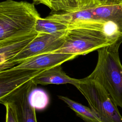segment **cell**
I'll return each mask as SVG.
<instances>
[{
    "mask_svg": "<svg viewBox=\"0 0 122 122\" xmlns=\"http://www.w3.org/2000/svg\"><path fill=\"white\" fill-rule=\"evenodd\" d=\"M41 16L33 3L6 0L0 3V45L38 33Z\"/></svg>",
    "mask_w": 122,
    "mask_h": 122,
    "instance_id": "6da1fadb",
    "label": "cell"
},
{
    "mask_svg": "<svg viewBox=\"0 0 122 122\" xmlns=\"http://www.w3.org/2000/svg\"><path fill=\"white\" fill-rule=\"evenodd\" d=\"M122 37L98 50V60L89 76L101 84L118 107L122 108V64L119 54Z\"/></svg>",
    "mask_w": 122,
    "mask_h": 122,
    "instance_id": "7a4b0ae2",
    "label": "cell"
},
{
    "mask_svg": "<svg viewBox=\"0 0 122 122\" xmlns=\"http://www.w3.org/2000/svg\"><path fill=\"white\" fill-rule=\"evenodd\" d=\"M111 36L106 31L89 27L69 30L62 45L54 52L84 55L116 41L120 38Z\"/></svg>",
    "mask_w": 122,
    "mask_h": 122,
    "instance_id": "3957f363",
    "label": "cell"
},
{
    "mask_svg": "<svg viewBox=\"0 0 122 122\" xmlns=\"http://www.w3.org/2000/svg\"><path fill=\"white\" fill-rule=\"evenodd\" d=\"M102 122H122V116L110 95L97 81L89 76L74 85Z\"/></svg>",
    "mask_w": 122,
    "mask_h": 122,
    "instance_id": "277c9868",
    "label": "cell"
},
{
    "mask_svg": "<svg viewBox=\"0 0 122 122\" xmlns=\"http://www.w3.org/2000/svg\"><path fill=\"white\" fill-rule=\"evenodd\" d=\"M68 30L53 34L38 33L19 54L8 62L0 65V71L12 68L32 57L58 50L63 44Z\"/></svg>",
    "mask_w": 122,
    "mask_h": 122,
    "instance_id": "5b68a950",
    "label": "cell"
},
{
    "mask_svg": "<svg viewBox=\"0 0 122 122\" xmlns=\"http://www.w3.org/2000/svg\"><path fill=\"white\" fill-rule=\"evenodd\" d=\"M36 87V85L30 80L0 101L2 104L5 102L13 104L18 122H37L35 109L29 102V95Z\"/></svg>",
    "mask_w": 122,
    "mask_h": 122,
    "instance_id": "8992f818",
    "label": "cell"
},
{
    "mask_svg": "<svg viewBox=\"0 0 122 122\" xmlns=\"http://www.w3.org/2000/svg\"><path fill=\"white\" fill-rule=\"evenodd\" d=\"M92 9L74 12L53 13L48 16L46 18L65 24L70 28V30L78 27H89L106 32L107 23L98 20L93 14Z\"/></svg>",
    "mask_w": 122,
    "mask_h": 122,
    "instance_id": "52a82bcc",
    "label": "cell"
},
{
    "mask_svg": "<svg viewBox=\"0 0 122 122\" xmlns=\"http://www.w3.org/2000/svg\"><path fill=\"white\" fill-rule=\"evenodd\" d=\"M42 71L10 68L0 71V101L23 84L32 80Z\"/></svg>",
    "mask_w": 122,
    "mask_h": 122,
    "instance_id": "ba28073f",
    "label": "cell"
},
{
    "mask_svg": "<svg viewBox=\"0 0 122 122\" xmlns=\"http://www.w3.org/2000/svg\"><path fill=\"white\" fill-rule=\"evenodd\" d=\"M76 55L64 53L51 52L32 57L13 67L43 71L53 67L61 65L68 61L72 60Z\"/></svg>",
    "mask_w": 122,
    "mask_h": 122,
    "instance_id": "9c48e42d",
    "label": "cell"
},
{
    "mask_svg": "<svg viewBox=\"0 0 122 122\" xmlns=\"http://www.w3.org/2000/svg\"><path fill=\"white\" fill-rule=\"evenodd\" d=\"M42 4L54 11L74 12L86 9L115 4V0H32Z\"/></svg>",
    "mask_w": 122,
    "mask_h": 122,
    "instance_id": "30bf717a",
    "label": "cell"
},
{
    "mask_svg": "<svg viewBox=\"0 0 122 122\" xmlns=\"http://www.w3.org/2000/svg\"><path fill=\"white\" fill-rule=\"evenodd\" d=\"M95 18L99 20L113 24L119 36L122 37V5L108 4L92 8Z\"/></svg>",
    "mask_w": 122,
    "mask_h": 122,
    "instance_id": "8fae6325",
    "label": "cell"
},
{
    "mask_svg": "<svg viewBox=\"0 0 122 122\" xmlns=\"http://www.w3.org/2000/svg\"><path fill=\"white\" fill-rule=\"evenodd\" d=\"M31 80L36 85L66 83H70L74 85L79 81L80 79L73 78L67 75L63 71L60 65L42 71Z\"/></svg>",
    "mask_w": 122,
    "mask_h": 122,
    "instance_id": "7c38bea8",
    "label": "cell"
},
{
    "mask_svg": "<svg viewBox=\"0 0 122 122\" xmlns=\"http://www.w3.org/2000/svg\"><path fill=\"white\" fill-rule=\"evenodd\" d=\"M38 34L0 45V65L8 62L19 54Z\"/></svg>",
    "mask_w": 122,
    "mask_h": 122,
    "instance_id": "4fadbf2b",
    "label": "cell"
},
{
    "mask_svg": "<svg viewBox=\"0 0 122 122\" xmlns=\"http://www.w3.org/2000/svg\"><path fill=\"white\" fill-rule=\"evenodd\" d=\"M76 114L86 122H102L97 114L91 108L78 103L66 96H58Z\"/></svg>",
    "mask_w": 122,
    "mask_h": 122,
    "instance_id": "5bb4252c",
    "label": "cell"
},
{
    "mask_svg": "<svg viewBox=\"0 0 122 122\" xmlns=\"http://www.w3.org/2000/svg\"><path fill=\"white\" fill-rule=\"evenodd\" d=\"M70 28L66 25L47 19L40 18L36 25V31L38 33L53 34L61 31H67Z\"/></svg>",
    "mask_w": 122,
    "mask_h": 122,
    "instance_id": "9a60e30c",
    "label": "cell"
},
{
    "mask_svg": "<svg viewBox=\"0 0 122 122\" xmlns=\"http://www.w3.org/2000/svg\"><path fill=\"white\" fill-rule=\"evenodd\" d=\"M29 102L35 110H42L47 107L49 103V97L42 89H33L29 95Z\"/></svg>",
    "mask_w": 122,
    "mask_h": 122,
    "instance_id": "2e32d148",
    "label": "cell"
},
{
    "mask_svg": "<svg viewBox=\"0 0 122 122\" xmlns=\"http://www.w3.org/2000/svg\"><path fill=\"white\" fill-rule=\"evenodd\" d=\"M3 104L6 108L5 122H18L13 104L10 102H5Z\"/></svg>",
    "mask_w": 122,
    "mask_h": 122,
    "instance_id": "e0dca14e",
    "label": "cell"
},
{
    "mask_svg": "<svg viewBox=\"0 0 122 122\" xmlns=\"http://www.w3.org/2000/svg\"><path fill=\"white\" fill-rule=\"evenodd\" d=\"M115 3L117 4L122 5V0H115Z\"/></svg>",
    "mask_w": 122,
    "mask_h": 122,
    "instance_id": "ac0fdd59",
    "label": "cell"
}]
</instances>
